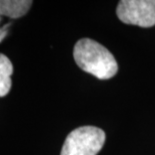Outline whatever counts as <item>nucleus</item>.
I'll list each match as a JSON object with an SVG mask.
<instances>
[{
  "label": "nucleus",
  "mask_w": 155,
  "mask_h": 155,
  "mask_svg": "<svg viewBox=\"0 0 155 155\" xmlns=\"http://www.w3.org/2000/svg\"><path fill=\"white\" fill-rule=\"evenodd\" d=\"M116 14L123 23L151 27L155 25V0H121Z\"/></svg>",
  "instance_id": "7ed1b4c3"
},
{
  "label": "nucleus",
  "mask_w": 155,
  "mask_h": 155,
  "mask_svg": "<svg viewBox=\"0 0 155 155\" xmlns=\"http://www.w3.org/2000/svg\"><path fill=\"white\" fill-rule=\"evenodd\" d=\"M73 58L82 71L99 80L111 79L118 72V65L113 55L93 39H79L74 45Z\"/></svg>",
  "instance_id": "f257e3e1"
},
{
  "label": "nucleus",
  "mask_w": 155,
  "mask_h": 155,
  "mask_svg": "<svg viewBox=\"0 0 155 155\" xmlns=\"http://www.w3.org/2000/svg\"><path fill=\"white\" fill-rule=\"evenodd\" d=\"M31 0H0V14L10 18L24 16L32 5Z\"/></svg>",
  "instance_id": "20e7f679"
},
{
  "label": "nucleus",
  "mask_w": 155,
  "mask_h": 155,
  "mask_svg": "<svg viewBox=\"0 0 155 155\" xmlns=\"http://www.w3.org/2000/svg\"><path fill=\"white\" fill-rule=\"evenodd\" d=\"M105 138L104 131L98 127H79L66 137L60 155H97Z\"/></svg>",
  "instance_id": "f03ea898"
},
{
  "label": "nucleus",
  "mask_w": 155,
  "mask_h": 155,
  "mask_svg": "<svg viewBox=\"0 0 155 155\" xmlns=\"http://www.w3.org/2000/svg\"><path fill=\"white\" fill-rule=\"evenodd\" d=\"M13 74L12 62L5 55L0 54V97H4L11 90Z\"/></svg>",
  "instance_id": "39448f33"
}]
</instances>
